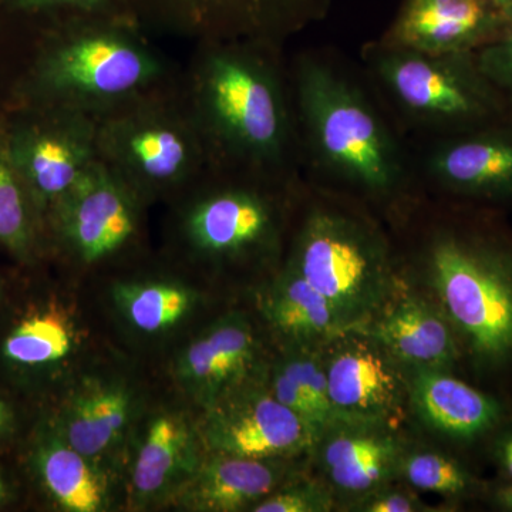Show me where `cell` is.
<instances>
[{
    "label": "cell",
    "instance_id": "1",
    "mask_svg": "<svg viewBox=\"0 0 512 512\" xmlns=\"http://www.w3.org/2000/svg\"><path fill=\"white\" fill-rule=\"evenodd\" d=\"M303 180L387 208L421 190L412 148L367 84L330 50L289 66Z\"/></svg>",
    "mask_w": 512,
    "mask_h": 512
},
{
    "label": "cell",
    "instance_id": "2",
    "mask_svg": "<svg viewBox=\"0 0 512 512\" xmlns=\"http://www.w3.org/2000/svg\"><path fill=\"white\" fill-rule=\"evenodd\" d=\"M185 99L211 171L302 178L291 76L282 49L255 42L201 43Z\"/></svg>",
    "mask_w": 512,
    "mask_h": 512
},
{
    "label": "cell",
    "instance_id": "3",
    "mask_svg": "<svg viewBox=\"0 0 512 512\" xmlns=\"http://www.w3.org/2000/svg\"><path fill=\"white\" fill-rule=\"evenodd\" d=\"M137 25L126 13L57 20L26 82L30 107L97 119L168 87L167 60Z\"/></svg>",
    "mask_w": 512,
    "mask_h": 512
},
{
    "label": "cell",
    "instance_id": "4",
    "mask_svg": "<svg viewBox=\"0 0 512 512\" xmlns=\"http://www.w3.org/2000/svg\"><path fill=\"white\" fill-rule=\"evenodd\" d=\"M360 62L367 84L407 143L512 120L474 55H426L373 40L360 50Z\"/></svg>",
    "mask_w": 512,
    "mask_h": 512
},
{
    "label": "cell",
    "instance_id": "5",
    "mask_svg": "<svg viewBox=\"0 0 512 512\" xmlns=\"http://www.w3.org/2000/svg\"><path fill=\"white\" fill-rule=\"evenodd\" d=\"M308 184L315 198L293 238L288 264L328 299L352 332L392 301V244L372 218L335 204L329 191Z\"/></svg>",
    "mask_w": 512,
    "mask_h": 512
},
{
    "label": "cell",
    "instance_id": "6",
    "mask_svg": "<svg viewBox=\"0 0 512 512\" xmlns=\"http://www.w3.org/2000/svg\"><path fill=\"white\" fill-rule=\"evenodd\" d=\"M96 120L97 157L143 202L210 174L207 148L188 101L177 99L168 87Z\"/></svg>",
    "mask_w": 512,
    "mask_h": 512
},
{
    "label": "cell",
    "instance_id": "7",
    "mask_svg": "<svg viewBox=\"0 0 512 512\" xmlns=\"http://www.w3.org/2000/svg\"><path fill=\"white\" fill-rule=\"evenodd\" d=\"M419 256L441 308L478 356L512 353V254L454 227L430 228Z\"/></svg>",
    "mask_w": 512,
    "mask_h": 512
},
{
    "label": "cell",
    "instance_id": "8",
    "mask_svg": "<svg viewBox=\"0 0 512 512\" xmlns=\"http://www.w3.org/2000/svg\"><path fill=\"white\" fill-rule=\"evenodd\" d=\"M218 184L191 202L181 234L195 255L212 262H241L275 255L284 214L278 191L299 180L211 171Z\"/></svg>",
    "mask_w": 512,
    "mask_h": 512
},
{
    "label": "cell",
    "instance_id": "9",
    "mask_svg": "<svg viewBox=\"0 0 512 512\" xmlns=\"http://www.w3.org/2000/svg\"><path fill=\"white\" fill-rule=\"evenodd\" d=\"M333 0H124L137 23L201 43H285L329 15Z\"/></svg>",
    "mask_w": 512,
    "mask_h": 512
},
{
    "label": "cell",
    "instance_id": "10",
    "mask_svg": "<svg viewBox=\"0 0 512 512\" xmlns=\"http://www.w3.org/2000/svg\"><path fill=\"white\" fill-rule=\"evenodd\" d=\"M96 117L74 111L32 109L9 130L10 157L39 217H45L99 160Z\"/></svg>",
    "mask_w": 512,
    "mask_h": 512
},
{
    "label": "cell",
    "instance_id": "11",
    "mask_svg": "<svg viewBox=\"0 0 512 512\" xmlns=\"http://www.w3.org/2000/svg\"><path fill=\"white\" fill-rule=\"evenodd\" d=\"M143 201L100 160L46 215L64 251L83 265L116 258L140 234Z\"/></svg>",
    "mask_w": 512,
    "mask_h": 512
},
{
    "label": "cell",
    "instance_id": "12",
    "mask_svg": "<svg viewBox=\"0 0 512 512\" xmlns=\"http://www.w3.org/2000/svg\"><path fill=\"white\" fill-rule=\"evenodd\" d=\"M197 429L205 451L256 460H289L312 453L311 427L258 377L204 410Z\"/></svg>",
    "mask_w": 512,
    "mask_h": 512
},
{
    "label": "cell",
    "instance_id": "13",
    "mask_svg": "<svg viewBox=\"0 0 512 512\" xmlns=\"http://www.w3.org/2000/svg\"><path fill=\"white\" fill-rule=\"evenodd\" d=\"M420 188L453 198H512V120L409 143Z\"/></svg>",
    "mask_w": 512,
    "mask_h": 512
},
{
    "label": "cell",
    "instance_id": "14",
    "mask_svg": "<svg viewBox=\"0 0 512 512\" xmlns=\"http://www.w3.org/2000/svg\"><path fill=\"white\" fill-rule=\"evenodd\" d=\"M406 441L393 421L338 417L316 440L323 480L352 504L400 477Z\"/></svg>",
    "mask_w": 512,
    "mask_h": 512
},
{
    "label": "cell",
    "instance_id": "15",
    "mask_svg": "<svg viewBox=\"0 0 512 512\" xmlns=\"http://www.w3.org/2000/svg\"><path fill=\"white\" fill-rule=\"evenodd\" d=\"M510 22L495 0H403L377 40L426 55H474L503 36Z\"/></svg>",
    "mask_w": 512,
    "mask_h": 512
},
{
    "label": "cell",
    "instance_id": "16",
    "mask_svg": "<svg viewBox=\"0 0 512 512\" xmlns=\"http://www.w3.org/2000/svg\"><path fill=\"white\" fill-rule=\"evenodd\" d=\"M322 353L329 396L338 417L393 421L409 399V380L397 363L372 338L348 332L328 343Z\"/></svg>",
    "mask_w": 512,
    "mask_h": 512
},
{
    "label": "cell",
    "instance_id": "17",
    "mask_svg": "<svg viewBox=\"0 0 512 512\" xmlns=\"http://www.w3.org/2000/svg\"><path fill=\"white\" fill-rule=\"evenodd\" d=\"M259 343L254 326L241 312L215 320L175 359L181 389L208 409L222 397L258 379Z\"/></svg>",
    "mask_w": 512,
    "mask_h": 512
},
{
    "label": "cell",
    "instance_id": "18",
    "mask_svg": "<svg viewBox=\"0 0 512 512\" xmlns=\"http://www.w3.org/2000/svg\"><path fill=\"white\" fill-rule=\"evenodd\" d=\"M205 454L197 426L184 414L170 410L151 414L141 427L131 463L133 504L148 507L177 497Z\"/></svg>",
    "mask_w": 512,
    "mask_h": 512
},
{
    "label": "cell",
    "instance_id": "19",
    "mask_svg": "<svg viewBox=\"0 0 512 512\" xmlns=\"http://www.w3.org/2000/svg\"><path fill=\"white\" fill-rule=\"evenodd\" d=\"M136 392L114 377H84L67 396L53 426L92 460L120 446L136 417Z\"/></svg>",
    "mask_w": 512,
    "mask_h": 512
},
{
    "label": "cell",
    "instance_id": "20",
    "mask_svg": "<svg viewBox=\"0 0 512 512\" xmlns=\"http://www.w3.org/2000/svg\"><path fill=\"white\" fill-rule=\"evenodd\" d=\"M450 325L447 316L426 299L406 296L389 302L355 332L376 340L397 363L410 370H446L458 357Z\"/></svg>",
    "mask_w": 512,
    "mask_h": 512
},
{
    "label": "cell",
    "instance_id": "21",
    "mask_svg": "<svg viewBox=\"0 0 512 512\" xmlns=\"http://www.w3.org/2000/svg\"><path fill=\"white\" fill-rule=\"evenodd\" d=\"M285 461L207 453L175 500L190 511H251L292 477Z\"/></svg>",
    "mask_w": 512,
    "mask_h": 512
},
{
    "label": "cell",
    "instance_id": "22",
    "mask_svg": "<svg viewBox=\"0 0 512 512\" xmlns=\"http://www.w3.org/2000/svg\"><path fill=\"white\" fill-rule=\"evenodd\" d=\"M30 467L43 493L60 510L101 512L109 507V481L99 463L70 446L53 423L37 431Z\"/></svg>",
    "mask_w": 512,
    "mask_h": 512
},
{
    "label": "cell",
    "instance_id": "23",
    "mask_svg": "<svg viewBox=\"0 0 512 512\" xmlns=\"http://www.w3.org/2000/svg\"><path fill=\"white\" fill-rule=\"evenodd\" d=\"M409 402L430 429L454 439L481 436L500 419L495 400L441 369L412 370Z\"/></svg>",
    "mask_w": 512,
    "mask_h": 512
},
{
    "label": "cell",
    "instance_id": "24",
    "mask_svg": "<svg viewBox=\"0 0 512 512\" xmlns=\"http://www.w3.org/2000/svg\"><path fill=\"white\" fill-rule=\"evenodd\" d=\"M259 309L289 345L323 348L348 333L328 299L289 264L261 292Z\"/></svg>",
    "mask_w": 512,
    "mask_h": 512
},
{
    "label": "cell",
    "instance_id": "25",
    "mask_svg": "<svg viewBox=\"0 0 512 512\" xmlns=\"http://www.w3.org/2000/svg\"><path fill=\"white\" fill-rule=\"evenodd\" d=\"M77 330L69 312L57 302L32 306L6 333L0 345L5 365L23 376L45 375L72 357Z\"/></svg>",
    "mask_w": 512,
    "mask_h": 512
},
{
    "label": "cell",
    "instance_id": "26",
    "mask_svg": "<svg viewBox=\"0 0 512 512\" xmlns=\"http://www.w3.org/2000/svg\"><path fill=\"white\" fill-rule=\"evenodd\" d=\"M114 306L134 332L161 336L180 328L194 315L200 295L174 279H138L114 285Z\"/></svg>",
    "mask_w": 512,
    "mask_h": 512
},
{
    "label": "cell",
    "instance_id": "27",
    "mask_svg": "<svg viewBox=\"0 0 512 512\" xmlns=\"http://www.w3.org/2000/svg\"><path fill=\"white\" fill-rule=\"evenodd\" d=\"M39 217L10 157L8 134L0 130V244L18 258L35 254Z\"/></svg>",
    "mask_w": 512,
    "mask_h": 512
},
{
    "label": "cell",
    "instance_id": "28",
    "mask_svg": "<svg viewBox=\"0 0 512 512\" xmlns=\"http://www.w3.org/2000/svg\"><path fill=\"white\" fill-rule=\"evenodd\" d=\"M276 366L295 383L299 392L311 406L315 421L316 436L338 419L329 396L328 377H326L323 355L320 348L312 346H293L276 363ZM316 439V440H318Z\"/></svg>",
    "mask_w": 512,
    "mask_h": 512
},
{
    "label": "cell",
    "instance_id": "29",
    "mask_svg": "<svg viewBox=\"0 0 512 512\" xmlns=\"http://www.w3.org/2000/svg\"><path fill=\"white\" fill-rule=\"evenodd\" d=\"M400 477L416 490L441 495L463 494L471 485L470 476L456 460L433 450H407Z\"/></svg>",
    "mask_w": 512,
    "mask_h": 512
},
{
    "label": "cell",
    "instance_id": "30",
    "mask_svg": "<svg viewBox=\"0 0 512 512\" xmlns=\"http://www.w3.org/2000/svg\"><path fill=\"white\" fill-rule=\"evenodd\" d=\"M335 493L325 480L289 478L278 490L255 505L252 512H329L336 507Z\"/></svg>",
    "mask_w": 512,
    "mask_h": 512
},
{
    "label": "cell",
    "instance_id": "31",
    "mask_svg": "<svg viewBox=\"0 0 512 512\" xmlns=\"http://www.w3.org/2000/svg\"><path fill=\"white\" fill-rule=\"evenodd\" d=\"M13 9L49 15L57 20L73 16L123 15L127 10L120 0H6Z\"/></svg>",
    "mask_w": 512,
    "mask_h": 512
},
{
    "label": "cell",
    "instance_id": "32",
    "mask_svg": "<svg viewBox=\"0 0 512 512\" xmlns=\"http://www.w3.org/2000/svg\"><path fill=\"white\" fill-rule=\"evenodd\" d=\"M504 35L474 53L481 73L503 96L512 111V16Z\"/></svg>",
    "mask_w": 512,
    "mask_h": 512
},
{
    "label": "cell",
    "instance_id": "33",
    "mask_svg": "<svg viewBox=\"0 0 512 512\" xmlns=\"http://www.w3.org/2000/svg\"><path fill=\"white\" fill-rule=\"evenodd\" d=\"M352 510L365 512H420L430 511L427 505L421 503L416 495L407 490L386 487L380 488L375 493L367 495L357 503L352 504Z\"/></svg>",
    "mask_w": 512,
    "mask_h": 512
},
{
    "label": "cell",
    "instance_id": "34",
    "mask_svg": "<svg viewBox=\"0 0 512 512\" xmlns=\"http://www.w3.org/2000/svg\"><path fill=\"white\" fill-rule=\"evenodd\" d=\"M16 427V416L12 406L0 397V441L9 439Z\"/></svg>",
    "mask_w": 512,
    "mask_h": 512
},
{
    "label": "cell",
    "instance_id": "35",
    "mask_svg": "<svg viewBox=\"0 0 512 512\" xmlns=\"http://www.w3.org/2000/svg\"><path fill=\"white\" fill-rule=\"evenodd\" d=\"M13 498V488L8 478L0 471V507L8 505Z\"/></svg>",
    "mask_w": 512,
    "mask_h": 512
},
{
    "label": "cell",
    "instance_id": "36",
    "mask_svg": "<svg viewBox=\"0 0 512 512\" xmlns=\"http://www.w3.org/2000/svg\"><path fill=\"white\" fill-rule=\"evenodd\" d=\"M495 501L504 510L512 511V485L500 488L495 494Z\"/></svg>",
    "mask_w": 512,
    "mask_h": 512
},
{
    "label": "cell",
    "instance_id": "37",
    "mask_svg": "<svg viewBox=\"0 0 512 512\" xmlns=\"http://www.w3.org/2000/svg\"><path fill=\"white\" fill-rule=\"evenodd\" d=\"M501 461H503L505 470L512 476V434L504 441L503 448H501Z\"/></svg>",
    "mask_w": 512,
    "mask_h": 512
},
{
    "label": "cell",
    "instance_id": "38",
    "mask_svg": "<svg viewBox=\"0 0 512 512\" xmlns=\"http://www.w3.org/2000/svg\"><path fill=\"white\" fill-rule=\"evenodd\" d=\"M501 8L504 9V12L507 13L508 16H512V0H495Z\"/></svg>",
    "mask_w": 512,
    "mask_h": 512
},
{
    "label": "cell",
    "instance_id": "39",
    "mask_svg": "<svg viewBox=\"0 0 512 512\" xmlns=\"http://www.w3.org/2000/svg\"><path fill=\"white\" fill-rule=\"evenodd\" d=\"M120 2H121V5L124 6V0H120ZM124 9H126V6H124Z\"/></svg>",
    "mask_w": 512,
    "mask_h": 512
},
{
    "label": "cell",
    "instance_id": "40",
    "mask_svg": "<svg viewBox=\"0 0 512 512\" xmlns=\"http://www.w3.org/2000/svg\"><path fill=\"white\" fill-rule=\"evenodd\" d=\"M0 296H2V289H0Z\"/></svg>",
    "mask_w": 512,
    "mask_h": 512
}]
</instances>
